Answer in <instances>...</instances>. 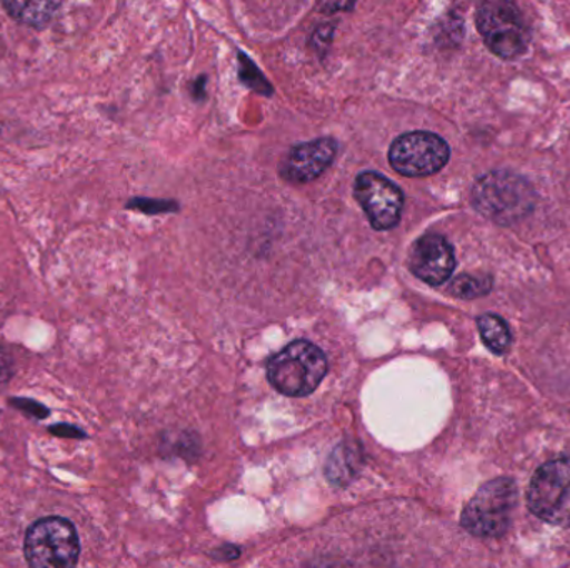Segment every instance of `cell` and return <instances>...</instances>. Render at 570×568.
Wrapping results in <instances>:
<instances>
[{"mask_svg":"<svg viewBox=\"0 0 570 568\" xmlns=\"http://www.w3.org/2000/svg\"><path fill=\"white\" fill-rule=\"evenodd\" d=\"M13 402L19 403V409L22 410H32L33 413H36L37 417H47L49 416V410L42 409V406H39V403L32 402V400H13Z\"/></svg>","mask_w":570,"mask_h":568,"instance_id":"obj_17","label":"cell"},{"mask_svg":"<svg viewBox=\"0 0 570 568\" xmlns=\"http://www.w3.org/2000/svg\"><path fill=\"white\" fill-rule=\"evenodd\" d=\"M327 369V357L317 346L295 340L269 360L267 377L277 392L305 397L321 386Z\"/></svg>","mask_w":570,"mask_h":568,"instance_id":"obj_3","label":"cell"},{"mask_svg":"<svg viewBox=\"0 0 570 568\" xmlns=\"http://www.w3.org/2000/svg\"><path fill=\"white\" fill-rule=\"evenodd\" d=\"M518 500V486L509 477L484 484L462 510V529L481 539L504 536L514 519Z\"/></svg>","mask_w":570,"mask_h":568,"instance_id":"obj_2","label":"cell"},{"mask_svg":"<svg viewBox=\"0 0 570 568\" xmlns=\"http://www.w3.org/2000/svg\"><path fill=\"white\" fill-rule=\"evenodd\" d=\"M3 9L17 22L26 23L32 29H43L56 19L62 3L60 2H2Z\"/></svg>","mask_w":570,"mask_h":568,"instance_id":"obj_11","label":"cell"},{"mask_svg":"<svg viewBox=\"0 0 570 568\" xmlns=\"http://www.w3.org/2000/svg\"><path fill=\"white\" fill-rule=\"evenodd\" d=\"M479 333L482 342L495 356H504L512 343L511 329L502 317L495 313H484L478 319Z\"/></svg>","mask_w":570,"mask_h":568,"instance_id":"obj_12","label":"cell"},{"mask_svg":"<svg viewBox=\"0 0 570 568\" xmlns=\"http://www.w3.org/2000/svg\"><path fill=\"white\" fill-rule=\"evenodd\" d=\"M361 464L355 447L341 446L334 450L328 459L325 472L332 484H345L352 479L357 466Z\"/></svg>","mask_w":570,"mask_h":568,"instance_id":"obj_13","label":"cell"},{"mask_svg":"<svg viewBox=\"0 0 570 568\" xmlns=\"http://www.w3.org/2000/svg\"><path fill=\"white\" fill-rule=\"evenodd\" d=\"M23 554L30 568H76L80 542L76 527L62 517H46L29 527Z\"/></svg>","mask_w":570,"mask_h":568,"instance_id":"obj_4","label":"cell"},{"mask_svg":"<svg viewBox=\"0 0 570 568\" xmlns=\"http://www.w3.org/2000/svg\"><path fill=\"white\" fill-rule=\"evenodd\" d=\"M354 196L375 230H391L401 222L404 193L382 173L368 170L357 176Z\"/></svg>","mask_w":570,"mask_h":568,"instance_id":"obj_8","label":"cell"},{"mask_svg":"<svg viewBox=\"0 0 570 568\" xmlns=\"http://www.w3.org/2000/svg\"><path fill=\"white\" fill-rule=\"evenodd\" d=\"M13 376V359L3 347H0V387L6 386Z\"/></svg>","mask_w":570,"mask_h":568,"instance_id":"obj_16","label":"cell"},{"mask_svg":"<svg viewBox=\"0 0 570 568\" xmlns=\"http://www.w3.org/2000/svg\"><path fill=\"white\" fill-rule=\"evenodd\" d=\"M528 507L551 526L570 527V457L546 462L532 476Z\"/></svg>","mask_w":570,"mask_h":568,"instance_id":"obj_5","label":"cell"},{"mask_svg":"<svg viewBox=\"0 0 570 568\" xmlns=\"http://www.w3.org/2000/svg\"><path fill=\"white\" fill-rule=\"evenodd\" d=\"M337 153L334 139H317L292 147L285 156L281 173L292 183H307L325 172Z\"/></svg>","mask_w":570,"mask_h":568,"instance_id":"obj_10","label":"cell"},{"mask_svg":"<svg viewBox=\"0 0 570 568\" xmlns=\"http://www.w3.org/2000/svg\"><path fill=\"white\" fill-rule=\"evenodd\" d=\"M475 22L485 46L501 59H515L528 49V26L514 3L501 0L484 2L478 9Z\"/></svg>","mask_w":570,"mask_h":568,"instance_id":"obj_6","label":"cell"},{"mask_svg":"<svg viewBox=\"0 0 570 568\" xmlns=\"http://www.w3.org/2000/svg\"><path fill=\"white\" fill-rule=\"evenodd\" d=\"M472 206L492 222L512 226L534 210L535 193L524 177L498 170L475 182Z\"/></svg>","mask_w":570,"mask_h":568,"instance_id":"obj_1","label":"cell"},{"mask_svg":"<svg viewBox=\"0 0 570 568\" xmlns=\"http://www.w3.org/2000/svg\"><path fill=\"white\" fill-rule=\"evenodd\" d=\"M451 149L438 133L409 132L397 137L389 149V162L405 177H429L444 169Z\"/></svg>","mask_w":570,"mask_h":568,"instance_id":"obj_7","label":"cell"},{"mask_svg":"<svg viewBox=\"0 0 570 568\" xmlns=\"http://www.w3.org/2000/svg\"><path fill=\"white\" fill-rule=\"evenodd\" d=\"M240 77H243L244 83H247L256 92L264 93V96H271L273 92V87L246 56H240Z\"/></svg>","mask_w":570,"mask_h":568,"instance_id":"obj_15","label":"cell"},{"mask_svg":"<svg viewBox=\"0 0 570 568\" xmlns=\"http://www.w3.org/2000/svg\"><path fill=\"white\" fill-rule=\"evenodd\" d=\"M492 289V279L488 276H464L455 277L449 286V293L462 300L478 299L488 296Z\"/></svg>","mask_w":570,"mask_h":568,"instance_id":"obj_14","label":"cell"},{"mask_svg":"<svg viewBox=\"0 0 570 568\" xmlns=\"http://www.w3.org/2000/svg\"><path fill=\"white\" fill-rule=\"evenodd\" d=\"M409 269L429 286H442L455 269V253L445 237L425 233L415 240L409 253Z\"/></svg>","mask_w":570,"mask_h":568,"instance_id":"obj_9","label":"cell"}]
</instances>
